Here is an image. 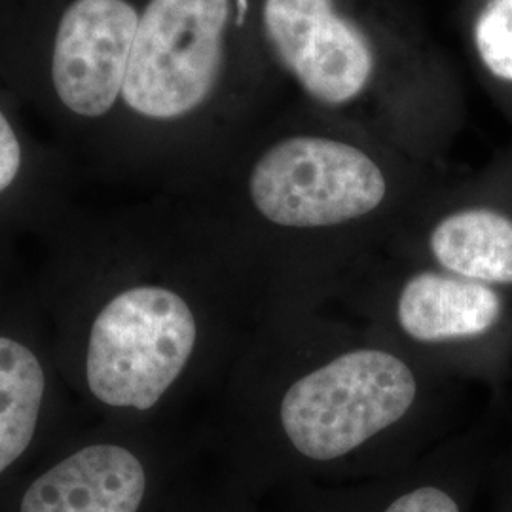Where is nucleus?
Wrapping results in <instances>:
<instances>
[{"label":"nucleus","instance_id":"1","mask_svg":"<svg viewBox=\"0 0 512 512\" xmlns=\"http://www.w3.org/2000/svg\"><path fill=\"white\" fill-rule=\"evenodd\" d=\"M418 380L387 349H351L300 376L279 403L285 473L334 471L410 412Z\"/></svg>","mask_w":512,"mask_h":512},{"label":"nucleus","instance_id":"2","mask_svg":"<svg viewBox=\"0 0 512 512\" xmlns=\"http://www.w3.org/2000/svg\"><path fill=\"white\" fill-rule=\"evenodd\" d=\"M198 344L184 296L162 285L114 294L99 310L86 349V384L99 403L147 412L181 378Z\"/></svg>","mask_w":512,"mask_h":512},{"label":"nucleus","instance_id":"3","mask_svg":"<svg viewBox=\"0 0 512 512\" xmlns=\"http://www.w3.org/2000/svg\"><path fill=\"white\" fill-rule=\"evenodd\" d=\"M228 0H150L133 38L124 101L156 120L183 116L213 92Z\"/></svg>","mask_w":512,"mask_h":512},{"label":"nucleus","instance_id":"4","mask_svg":"<svg viewBox=\"0 0 512 512\" xmlns=\"http://www.w3.org/2000/svg\"><path fill=\"white\" fill-rule=\"evenodd\" d=\"M256 211L285 228H327L361 219L387 184L363 150L325 137H291L270 148L249 179Z\"/></svg>","mask_w":512,"mask_h":512},{"label":"nucleus","instance_id":"5","mask_svg":"<svg viewBox=\"0 0 512 512\" xmlns=\"http://www.w3.org/2000/svg\"><path fill=\"white\" fill-rule=\"evenodd\" d=\"M264 23L281 61L317 101L342 105L365 90L370 46L330 0H266Z\"/></svg>","mask_w":512,"mask_h":512},{"label":"nucleus","instance_id":"6","mask_svg":"<svg viewBox=\"0 0 512 512\" xmlns=\"http://www.w3.org/2000/svg\"><path fill=\"white\" fill-rule=\"evenodd\" d=\"M139 14L128 0H74L55 35L52 78L63 105L97 118L124 90Z\"/></svg>","mask_w":512,"mask_h":512},{"label":"nucleus","instance_id":"7","mask_svg":"<svg viewBox=\"0 0 512 512\" xmlns=\"http://www.w3.org/2000/svg\"><path fill=\"white\" fill-rule=\"evenodd\" d=\"M148 494L141 458L120 444H90L27 488L19 512H139Z\"/></svg>","mask_w":512,"mask_h":512},{"label":"nucleus","instance_id":"8","mask_svg":"<svg viewBox=\"0 0 512 512\" xmlns=\"http://www.w3.org/2000/svg\"><path fill=\"white\" fill-rule=\"evenodd\" d=\"M503 291L446 272L412 275L397 298V321L421 344H478L507 327Z\"/></svg>","mask_w":512,"mask_h":512},{"label":"nucleus","instance_id":"9","mask_svg":"<svg viewBox=\"0 0 512 512\" xmlns=\"http://www.w3.org/2000/svg\"><path fill=\"white\" fill-rule=\"evenodd\" d=\"M488 463L459 458L378 486L293 488L289 512H473Z\"/></svg>","mask_w":512,"mask_h":512},{"label":"nucleus","instance_id":"10","mask_svg":"<svg viewBox=\"0 0 512 512\" xmlns=\"http://www.w3.org/2000/svg\"><path fill=\"white\" fill-rule=\"evenodd\" d=\"M429 249L446 274L512 289V219L501 211L471 207L444 217L429 236Z\"/></svg>","mask_w":512,"mask_h":512},{"label":"nucleus","instance_id":"11","mask_svg":"<svg viewBox=\"0 0 512 512\" xmlns=\"http://www.w3.org/2000/svg\"><path fill=\"white\" fill-rule=\"evenodd\" d=\"M44 395L46 374L37 353L0 334V475L33 442Z\"/></svg>","mask_w":512,"mask_h":512},{"label":"nucleus","instance_id":"12","mask_svg":"<svg viewBox=\"0 0 512 512\" xmlns=\"http://www.w3.org/2000/svg\"><path fill=\"white\" fill-rule=\"evenodd\" d=\"M475 42L486 69L512 82V0H488L476 19Z\"/></svg>","mask_w":512,"mask_h":512},{"label":"nucleus","instance_id":"13","mask_svg":"<svg viewBox=\"0 0 512 512\" xmlns=\"http://www.w3.org/2000/svg\"><path fill=\"white\" fill-rule=\"evenodd\" d=\"M484 490H490V512H512V454L488 463Z\"/></svg>","mask_w":512,"mask_h":512},{"label":"nucleus","instance_id":"14","mask_svg":"<svg viewBox=\"0 0 512 512\" xmlns=\"http://www.w3.org/2000/svg\"><path fill=\"white\" fill-rule=\"evenodd\" d=\"M21 169V147L6 116L0 112V194L10 188Z\"/></svg>","mask_w":512,"mask_h":512}]
</instances>
